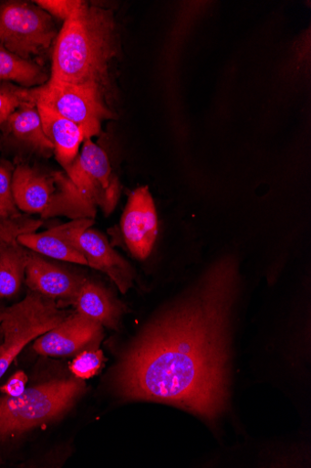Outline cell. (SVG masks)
<instances>
[{
    "label": "cell",
    "instance_id": "cell-3",
    "mask_svg": "<svg viewBox=\"0 0 311 468\" xmlns=\"http://www.w3.org/2000/svg\"><path fill=\"white\" fill-rule=\"evenodd\" d=\"M57 176L70 206L71 220L95 219L98 208L106 217L115 210L120 197L119 179L107 152L92 139L84 141L71 166Z\"/></svg>",
    "mask_w": 311,
    "mask_h": 468
},
{
    "label": "cell",
    "instance_id": "cell-4",
    "mask_svg": "<svg viewBox=\"0 0 311 468\" xmlns=\"http://www.w3.org/2000/svg\"><path fill=\"white\" fill-rule=\"evenodd\" d=\"M80 378L55 379L18 397L0 398V441L24 434L66 413L84 392Z\"/></svg>",
    "mask_w": 311,
    "mask_h": 468
},
{
    "label": "cell",
    "instance_id": "cell-20",
    "mask_svg": "<svg viewBox=\"0 0 311 468\" xmlns=\"http://www.w3.org/2000/svg\"><path fill=\"white\" fill-rule=\"evenodd\" d=\"M105 363L104 354L100 350H87L78 356L69 367L76 378L87 379L96 376Z\"/></svg>",
    "mask_w": 311,
    "mask_h": 468
},
{
    "label": "cell",
    "instance_id": "cell-26",
    "mask_svg": "<svg viewBox=\"0 0 311 468\" xmlns=\"http://www.w3.org/2000/svg\"><path fill=\"white\" fill-rule=\"evenodd\" d=\"M4 317H5V312L4 311H0V323L3 322Z\"/></svg>",
    "mask_w": 311,
    "mask_h": 468
},
{
    "label": "cell",
    "instance_id": "cell-11",
    "mask_svg": "<svg viewBox=\"0 0 311 468\" xmlns=\"http://www.w3.org/2000/svg\"><path fill=\"white\" fill-rule=\"evenodd\" d=\"M95 225V219L80 218L50 229L47 231L22 233L17 237L20 245L36 253L64 262L87 266L79 248L83 232Z\"/></svg>",
    "mask_w": 311,
    "mask_h": 468
},
{
    "label": "cell",
    "instance_id": "cell-13",
    "mask_svg": "<svg viewBox=\"0 0 311 468\" xmlns=\"http://www.w3.org/2000/svg\"><path fill=\"white\" fill-rule=\"evenodd\" d=\"M78 244L87 266L108 275L121 293L133 286L135 270L113 249L103 233L88 229L80 236Z\"/></svg>",
    "mask_w": 311,
    "mask_h": 468
},
{
    "label": "cell",
    "instance_id": "cell-12",
    "mask_svg": "<svg viewBox=\"0 0 311 468\" xmlns=\"http://www.w3.org/2000/svg\"><path fill=\"white\" fill-rule=\"evenodd\" d=\"M25 281L31 291L68 304L85 279L28 250Z\"/></svg>",
    "mask_w": 311,
    "mask_h": 468
},
{
    "label": "cell",
    "instance_id": "cell-25",
    "mask_svg": "<svg viewBox=\"0 0 311 468\" xmlns=\"http://www.w3.org/2000/svg\"><path fill=\"white\" fill-rule=\"evenodd\" d=\"M0 218H8V217L5 214V212H4L2 209H0Z\"/></svg>",
    "mask_w": 311,
    "mask_h": 468
},
{
    "label": "cell",
    "instance_id": "cell-9",
    "mask_svg": "<svg viewBox=\"0 0 311 468\" xmlns=\"http://www.w3.org/2000/svg\"><path fill=\"white\" fill-rule=\"evenodd\" d=\"M119 231L133 258L144 261L150 257L158 237L159 220L149 186H140L130 194Z\"/></svg>",
    "mask_w": 311,
    "mask_h": 468
},
{
    "label": "cell",
    "instance_id": "cell-14",
    "mask_svg": "<svg viewBox=\"0 0 311 468\" xmlns=\"http://www.w3.org/2000/svg\"><path fill=\"white\" fill-rule=\"evenodd\" d=\"M76 313L104 327L118 330L126 306L101 283L85 279L74 299L68 303Z\"/></svg>",
    "mask_w": 311,
    "mask_h": 468
},
{
    "label": "cell",
    "instance_id": "cell-15",
    "mask_svg": "<svg viewBox=\"0 0 311 468\" xmlns=\"http://www.w3.org/2000/svg\"><path fill=\"white\" fill-rule=\"evenodd\" d=\"M44 133L54 146L59 164L67 170L78 157L86 134L81 127L55 111L36 104Z\"/></svg>",
    "mask_w": 311,
    "mask_h": 468
},
{
    "label": "cell",
    "instance_id": "cell-21",
    "mask_svg": "<svg viewBox=\"0 0 311 468\" xmlns=\"http://www.w3.org/2000/svg\"><path fill=\"white\" fill-rule=\"evenodd\" d=\"M0 209L10 218L19 217L13 195V176L10 168L0 165Z\"/></svg>",
    "mask_w": 311,
    "mask_h": 468
},
{
    "label": "cell",
    "instance_id": "cell-5",
    "mask_svg": "<svg viewBox=\"0 0 311 468\" xmlns=\"http://www.w3.org/2000/svg\"><path fill=\"white\" fill-rule=\"evenodd\" d=\"M4 312L5 317L0 323L4 333L0 346V378L27 345L72 314L57 301L31 290L21 303Z\"/></svg>",
    "mask_w": 311,
    "mask_h": 468
},
{
    "label": "cell",
    "instance_id": "cell-22",
    "mask_svg": "<svg viewBox=\"0 0 311 468\" xmlns=\"http://www.w3.org/2000/svg\"><path fill=\"white\" fill-rule=\"evenodd\" d=\"M80 0H37L35 4L52 17L67 21L81 5Z\"/></svg>",
    "mask_w": 311,
    "mask_h": 468
},
{
    "label": "cell",
    "instance_id": "cell-16",
    "mask_svg": "<svg viewBox=\"0 0 311 468\" xmlns=\"http://www.w3.org/2000/svg\"><path fill=\"white\" fill-rule=\"evenodd\" d=\"M16 239L0 238V300L17 294L26 279L28 250Z\"/></svg>",
    "mask_w": 311,
    "mask_h": 468
},
{
    "label": "cell",
    "instance_id": "cell-24",
    "mask_svg": "<svg viewBox=\"0 0 311 468\" xmlns=\"http://www.w3.org/2000/svg\"><path fill=\"white\" fill-rule=\"evenodd\" d=\"M3 342H4V333H3L2 328H0V346H2Z\"/></svg>",
    "mask_w": 311,
    "mask_h": 468
},
{
    "label": "cell",
    "instance_id": "cell-7",
    "mask_svg": "<svg viewBox=\"0 0 311 468\" xmlns=\"http://www.w3.org/2000/svg\"><path fill=\"white\" fill-rule=\"evenodd\" d=\"M36 104L46 106L79 125L86 139L98 136L102 122L113 119L111 107L100 96L74 87V85L49 80L41 87L33 89Z\"/></svg>",
    "mask_w": 311,
    "mask_h": 468
},
{
    "label": "cell",
    "instance_id": "cell-18",
    "mask_svg": "<svg viewBox=\"0 0 311 468\" xmlns=\"http://www.w3.org/2000/svg\"><path fill=\"white\" fill-rule=\"evenodd\" d=\"M47 69L24 59L0 46V82H16L24 89L41 87L49 80Z\"/></svg>",
    "mask_w": 311,
    "mask_h": 468
},
{
    "label": "cell",
    "instance_id": "cell-8",
    "mask_svg": "<svg viewBox=\"0 0 311 468\" xmlns=\"http://www.w3.org/2000/svg\"><path fill=\"white\" fill-rule=\"evenodd\" d=\"M13 195L18 209L47 219L68 218V207L57 172L47 175L21 165L13 175Z\"/></svg>",
    "mask_w": 311,
    "mask_h": 468
},
{
    "label": "cell",
    "instance_id": "cell-10",
    "mask_svg": "<svg viewBox=\"0 0 311 468\" xmlns=\"http://www.w3.org/2000/svg\"><path fill=\"white\" fill-rule=\"evenodd\" d=\"M103 336L102 324L75 313L47 334L37 337L33 349L41 356H67L87 347L97 350L96 346H99Z\"/></svg>",
    "mask_w": 311,
    "mask_h": 468
},
{
    "label": "cell",
    "instance_id": "cell-17",
    "mask_svg": "<svg viewBox=\"0 0 311 468\" xmlns=\"http://www.w3.org/2000/svg\"><path fill=\"white\" fill-rule=\"evenodd\" d=\"M8 131L22 144L42 154L54 152V146L44 133L36 102L19 107L8 119Z\"/></svg>",
    "mask_w": 311,
    "mask_h": 468
},
{
    "label": "cell",
    "instance_id": "cell-19",
    "mask_svg": "<svg viewBox=\"0 0 311 468\" xmlns=\"http://www.w3.org/2000/svg\"><path fill=\"white\" fill-rule=\"evenodd\" d=\"M27 102H36L33 89L15 87L9 82L0 84V125H5L10 116Z\"/></svg>",
    "mask_w": 311,
    "mask_h": 468
},
{
    "label": "cell",
    "instance_id": "cell-1",
    "mask_svg": "<svg viewBox=\"0 0 311 468\" xmlns=\"http://www.w3.org/2000/svg\"><path fill=\"white\" fill-rule=\"evenodd\" d=\"M238 287L236 261L221 259L183 299L155 316L116 369L119 396L171 404L207 419L223 411Z\"/></svg>",
    "mask_w": 311,
    "mask_h": 468
},
{
    "label": "cell",
    "instance_id": "cell-23",
    "mask_svg": "<svg viewBox=\"0 0 311 468\" xmlns=\"http://www.w3.org/2000/svg\"><path fill=\"white\" fill-rule=\"evenodd\" d=\"M28 381L27 375L19 370L16 372L3 387H0V392L8 397H18L26 389Z\"/></svg>",
    "mask_w": 311,
    "mask_h": 468
},
{
    "label": "cell",
    "instance_id": "cell-2",
    "mask_svg": "<svg viewBox=\"0 0 311 468\" xmlns=\"http://www.w3.org/2000/svg\"><path fill=\"white\" fill-rule=\"evenodd\" d=\"M119 54L113 11L82 2L56 39L49 80L95 93L111 107V69Z\"/></svg>",
    "mask_w": 311,
    "mask_h": 468
},
{
    "label": "cell",
    "instance_id": "cell-6",
    "mask_svg": "<svg viewBox=\"0 0 311 468\" xmlns=\"http://www.w3.org/2000/svg\"><path fill=\"white\" fill-rule=\"evenodd\" d=\"M58 36L53 17L35 3H0V46L30 60L48 50Z\"/></svg>",
    "mask_w": 311,
    "mask_h": 468
}]
</instances>
